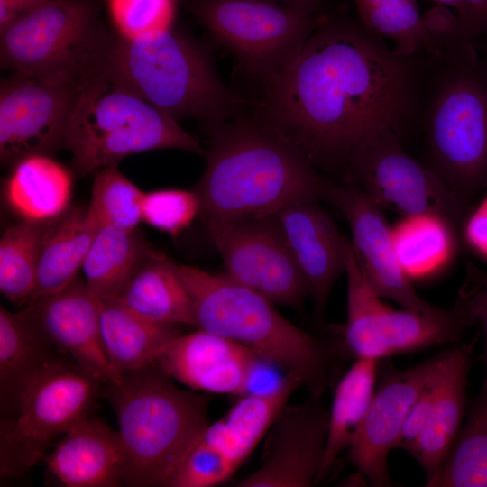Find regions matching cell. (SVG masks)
<instances>
[{
  "instance_id": "74e56055",
  "label": "cell",
  "mask_w": 487,
  "mask_h": 487,
  "mask_svg": "<svg viewBox=\"0 0 487 487\" xmlns=\"http://www.w3.org/2000/svg\"><path fill=\"white\" fill-rule=\"evenodd\" d=\"M199 211V199L194 190H153L144 192L142 221L175 237L192 223Z\"/></svg>"
},
{
  "instance_id": "44dd1931",
  "label": "cell",
  "mask_w": 487,
  "mask_h": 487,
  "mask_svg": "<svg viewBox=\"0 0 487 487\" xmlns=\"http://www.w3.org/2000/svg\"><path fill=\"white\" fill-rule=\"evenodd\" d=\"M477 337L446 350L434 380V403L417 441L407 451L422 466L427 481L440 469L461 427L466 407V386Z\"/></svg>"
},
{
  "instance_id": "7a4b0ae2",
  "label": "cell",
  "mask_w": 487,
  "mask_h": 487,
  "mask_svg": "<svg viewBox=\"0 0 487 487\" xmlns=\"http://www.w3.org/2000/svg\"><path fill=\"white\" fill-rule=\"evenodd\" d=\"M207 133V166L193 190L208 232L326 198L329 181L255 113H240Z\"/></svg>"
},
{
  "instance_id": "8fae6325",
  "label": "cell",
  "mask_w": 487,
  "mask_h": 487,
  "mask_svg": "<svg viewBox=\"0 0 487 487\" xmlns=\"http://www.w3.org/2000/svg\"><path fill=\"white\" fill-rule=\"evenodd\" d=\"M188 6L214 41L263 85L298 54L320 15L268 0H188Z\"/></svg>"
},
{
  "instance_id": "ee69618b",
  "label": "cell",
  "mask_w": 487,
  "mask_h": 487,
  "mask_svg": "<svg viewBox=\"0 0 487 487\" xmlns=\"http://www.w3.org/2000/svg\"><path fill=\"white\" fill-rule=\"evenodd\" d=\"M479 46H476L481 61L487 67V35L479 38Z\"/></svg>"
},
{
  "instance_id": "ab89813d",
  "label": "cell",
  "mask_w": 487,
  "mask_h": 487,
  "mask_svg": "<svg viewBox=\"0 0 487 487\" xmlns=\"http://www.w3.org/2000/svg\"><path fill=\"white\" fill-rule=\"evenodd\" d=\"M435 378L425 388L411 407L402 426L396 447L408 451L422 433L429 418L434 403Z\"/></svg>"
},
{
  "instance_id": "4316f807",
  "label": "cell",
  "mask_w": 487,
  "mask_h": 487,
  "mask_svg": "<svg viewBox=\"0 0 487 487\" xmlns=\"http://www.w3.org/2000/svg\"><path fill=\"white\" fill-rule=\"evenodd\" d=\"M96 231L82 207H69L46 224L32 299L58 292L77 279Z\"/></svg>"
},
{
  "instance_id": "4dcf8cb0",
  "label": "cell",
  "mask_w": 487,
  "mask_h": 487,
  "mask_svg": "<svg viewBox=\"0 0 487 487\" xmlns=\"http://www.w3.org/2000/svg\"><path fill=\"white\" fill-rule=\"evenodd\" d=\"M428 487H487V386L469 406L466 422Z\"/></svg>"
},
{
  "instance_id": "cb8c5ba5",
  "label": "cell",
  "mask_w": 487,
  "mask_h": 487,
  "mask_svg": "<svg viewBox=\"0 0 487 487\" xmlns=\"http://www.w3.org/2000/svg\"><path fill=\"white\" fill-rule=\"evenodd\" d=\"M116 299L132 311L155 322L197 325L195 305L178 265L154 250Z\"/></svg>"
},
{
  "instance_id": "3957f363",
  "label": "cell",
  "mask_w": 487,
  "mask_h": 487,
  "mask_svg": "<svg viewBox=\"0 0 487 487\" xmlns=\"http://www.w3.org/2000/svg\"><path fill=\"white\" fill-rule=\"evenodd\" d=\"M431 170L466 207L487 188V67L477 49L427 53L410 126Z\"/></svg>"
},
{
  "instance_id": "5bb4252c",
  "label": "cell",
  "mask_w": 487,
  "mask_h": 487,
  "mask_svg": "<svg viewBox=\"0 0 487 487\" xmlns=\"http://www.w3.org/2000/svg\"><path fill=\"white\" fill-rule=\"evenodd\" d=\"M80 86L14 74L0 85V159L4 166L65 148Z\"/></svg>"
},
{
  "instance_id": "1f68e13d",
  "label": "cell",
  "mask_w": 487,
  "mask_h": 487,
  "mask_svg": "<svg viewBox=\"0 0 487 487\" xmlns=\"http://www.w3.org/2000/svg\"><path fill=\"white\" fill-rule=\"evenodd\" d=\"M359 20L372 32L386 37L401 55L440 54L424 28L417 0H353Z\"/></svg>"
},
{
  "instance_id": "d6986e66",
  "label": "cell",
  "mask_w": 487,
  "mask_h": 487,
  "mask_svg": "<svg viewBox=\"0 0 487 487\" xmlns=\"http://www.w3.org/2000/svg\"><path fill=\"white\" fill-rule=\"evenodd\" d=\"M259 360L248 347L199 328L176 335L155 363L171 379L195 391L244 394Z\"/></svg>"
},
{
  "instance_id": "e575fe53",
  "label": "cell",
  "mask_w": 487,
  "mask_h": 487,
  "mask_svg": "<svg viewBox=\"0 0 487 487\" xmlns=\"http://www.w3.org/2000/svg\"><path fill=\"white\" fill-rule=\"evenodd\" d=\"M393 231L396 252L409 275L427 271L449 254L455 232L432 216L405 217Z\"/></svg>"
},
{
  "instance_id": "7bdbcfd3",
  "label": "cell",
  "mask_w": 487,
  "mask_h": 487,
  "mask_svg": "<svg viewBox=\"0 0 487 487\" xmlns=\"http://www.w3.org/2000/svg\"><path fill=\"white\" fill-rule=\"evenodd\" d=\"M51 0H0V28Z\"/></svg>"
},
{
  "instance_id": "6da1fadb",
  "label": "cell",
  "mask_w": 487,
  "mask_h": 487,
  "mask_svg": "<svg viewBox=\"0 0 487 487\" xmlns=\"http://www.w3.org/2000/svg\"><path fill=\"white\" fill-rule=\"evenodd\" d=\"M423 53L399 54L359 18L320 14L254 112L316 166L345 171L373 135L409 127Z\"/></svg>"
},
{
  "instance_id": "52a82bcc",
  "label": "cell",
  "mask_w": 487,
  "mask_h": 487,
  "mask_svg": "<svg viewBox=\"0 0 487 487\" xmlns=\"http://www.w3.org/2000/svg\"><path fill=\"white\" fill-rule=\"evenodd\" d=\"M65 148L80 175L118 165L124 158L142 152H207L177 120L95 70L80 85Z\"/></svg>"
},
{
  "instance_id": "8992f818",
  "label": "cell",
  "mask_w": 487,
  "mask_h": 487,
  "mask_svg": "<svg viewBox=\"0 0 487 487\" xmlns=\"http://www.w3.org/2000/svg\"><path fill=\"white\" fill-rule=\"evenodd\" d=\"M178 270L200 329L248 347L261 360L299 377L313 397H321L329 353L318 339L284 318L268 299L226 274L187 265H178Z\"/></svg>"
},
{
  "instance_id": "9c48e42d",
  "label": "cell",
  "mask_w": 487,
  "mask_h": 487,
  "mask_svg": "<svg viewBox=\"0 0 487 487\" xmlns=\"http://www.w3.org/2000/svg\"><path fill=\"white\" fill-rule=\"evenodd\" d=\"M106 39L89 1L51 0L0 28L1 68L80 86Z\"/></svg>"
},
{
  "instance_id": "ba28073f",
  "label": "cell",
  "mask_w": 487,
  "mask_h": 487,
  "mask_svg": "<svg viewBox=\"0 0 487 487\" xmlns=\"http://www.w3.org/2000/svg\"><path fill=\"white\" fill-rule=\"evenodd\" d=\"M104 382L62 355L1 407L0 473L14 477L44 459L51 441L89 415Z\"/></svg>"
},
{
  "instance_id": "60d3db41",
  "label": "cell",
  "mask_w": 487,
  "mask_h": 487,
  "mask_svg": "<svg viewBox=\"0 0 487 487\" xmlns=\"http://www.w3.org/2000/svg\"><path fill=\"white\" fill-rule=\"evenodd\" d=\"M455 13L465 37L474 41L487 35V0H460Z\"/></svg>"
},
{
  "instance_id": "e0dca14e",
  "label": "cell",
  "mask_w": 487,
  "mask_h": 487,
  "mask_svg": "<svg viewBox=\"0 0 487 487\" xmlns=\"http://www.w3.org/2000/svg\"><path fill=\"white\" fill-rule=\"evenodd\" d=\"M446 351L403 371L386 369L349 446V458L372 486L391 483L388 455L421 392L436 376Z\"/></svg>"
},
{
  "instance_id": "f6af8a7d",
  "label": "cell",
  "mask_w": 487,
  "mask_h": 487,
  "mask_svg": "<svg viewBox=\"0 0 487 487\" xmlns=\"http://www.w3.org/2000/svg\"><path fill=\"white\" fill-rule=\"evenodd\" d=\"M436 4H441L449 6L456 12L460 5V0H433Z\"/></svg>"
},
{
  "instance_id": "5b68a950",
  "label": "cell",
  "mask_w": 487,
  "mask_h": 487,
  "mask_svg": "<svg viewBox=\"0 0 487 487\" xmlns=\"http://www.w3.org/2000/svg\"><path fill=\"white\" fill-rule=\"evenodd\" d=\"M105 384L123 450L122 484L166 487L209 425L207 396L179 388L156 363Z\"/></svg>"
},
{
  "instance_id": "ffe728a7",
  "label": "cell",
  "mask_w": 487,
  "mask_h": 487,
  "mask_svg": "<svg viewBox=\"0 0 487 487\" xmlns=\"http://www.w3.org/2000/svg\"><path fill=\"white\" fill-rule=\"evenodd\" d=\"M317 202H295L276 216L308 284L316 311L322 314L335 281L345 272L347 239Z\"/></svg>"
},
{
  "instance_id": "d6a6232c",
  "label": "cell",
  "mask_w": 487,
  "mask_h": 487,
  "mask_svg": "<svg viewBox=\"0 0 487 487\" xmlns=\"http://www.w3.org/2000/svg\"><path fill=\"white\" fill-rule=\"evenodd\" d=\"M46 224L23 221L1 237L0 290L16 306L27 305L33 295Z\"/></svg>"
},
{
  "instance_id": "603a6c76",
  "label": "cell",
  "mask_w": 487,
  "mask_h": 487,
  "mask_svg": "<svg viewBox=\"0 0 487 487\" xmlns=\"http://www.w3.org/2000/svg\"><path fill=\"white\" fill-rule=\"evenodd\" d=\"M101 335L115 381L156 360L176 335V325L147 319L118 299L99 300Z\"/></svg>"
},
{
  "instance_id": "f35d334b",
  "label": "cell",
  "mask_w": 487,
  "mask_h": 487,
  "mask_svg": "<svg viewBox=\"0 0 487 487\" xmlns=\"http://www.w3.org/2000/svg\"><path fill=\"white\" fill-rule=\"evenodd\" d=\"M458 297L466 303L476 323L482 325L485 335V377L482 386H487V273L472 264L468 266L467 279Z\"/></svg>"
},
{
  "instance_id": "484cf974",
  "label": "cell",
  "mask_w": 487,
  "mask_h": 487,
  "mask_svg": "<svg viewBox=\"0 0 487 487\" xmlns=\"http://www.w3.org/2000/svg\"><path fill=\"white\" fill-rule=\"evenodd\" d=\"M300 386L299 377L286 374L271 391L242 398L223 418L208 425L201 437L221 447L240 466Z\"/></svg>"
},
{
  "instance_id": "30bf717a",
  "label": "cell",
  "mask_w": 487,
  "mask_h": 487,
  "mask_svg": "<svg viewBox=\"0 0 487 487\" xmlns=\"http://www.w3.org/2000/svg\"><path fill=\"white\" fill-rule=\"evenodd\" d=\"M347 320L344 345L355 359L381 360L444 344L457 343L476 323L466 304L427 311L395 310L381 300L363 277L350 242L345 244Z\"/></svg>"
},
{
  "instance_id": "8d00e7d4",
  "label": "cell",
  "mask_w": 487,
  "mask_h": 487,
  "mask_svg": "<svg viewBox=\"0 0 487 487\" xmlns=\"http://www.w3.org/2000/svg\"><path fill=\"white\" fill-rule=\"evenodd\" d=\"M239 466L219 446L202 437L192 446L166 487H210L227 480Z\"/></svg>"
},
{
  "instance_id": "277c9868",
  "label": "cell",
  "mask_w": 487,
  "mask_h": 487,
  "mask_svg": "<svg viewBox=\"0 0 487 487\" xmlns=\"http://www.w3.org/2000/svg\"><path fill=\"white\" fill-rule=\"evenodd\" d=\"M175 120L210 131L241 113L244 101L217 74L202 44L172 28L134 39L107 38L94 68Z\"/></svg>"
},
{
  "instance_id": "9a60e30c",
  "label": "cell",
  "mask_w": 487,
  "mask_h": 487,
  "mask_svg": "<svg viewBox=\"0 0 487 487\" xmlns=\"http://www.w3.org/2000/svg\"><path fill=\"white\" fill-rule=\"evenodd\" d=\"M313 397L285 405L266 433L258 468L238 487H308L318 483L328 434L329 411Z\"/></svg>"
},
{
  "instance_id": "d4e9b609",
  "label": "cell",
  "mask_w": 487,
  "mask_h": 487,
  "mask_svg": "<svg viewBox=\"0 0 487 487\" xmlns=\"http://www.w3.org/2000/svg\"><path fill=\"white\" fill-rule=\"evenodd\" d=\"M72 178L49 155L26 157L12 166L5 197L23 221L49 223L69 207Z\"/></svg>"
},
{
  "instance_id": "83f0119b",
  "label": "cell",
  "mask_w": 487,
  "mask_h": 487,
  "mask_svg": "<svg viewBox=\"0 0 487 487\" xmlns=\"http://www.w3.org/2000/svg\"><path fill=\"white\" fill-rule=\"evenodd\" d=\"M66 355L59 352L23 310L0 308V403L14 395L49 363Z\"/></svg>"
},
{
  "instance_id": "b9f144b4",
  "label": "cell",
  "mask_w": 487,
  "mask_h": 487,
  "mask_svg": "<svg viewBox=\"0 0 487 487\" xmlns=\"http://www.w3.org/2000/svg\"><path fill=\"white\" fill-rule=\"evenodd\" d=\"M465 235L475 249L487 255V198L468 218Z\"/></svg>"
},
{
  "instance_id": "f546056e",
  "label": "cell",
  "mask_w": 487,
  "mask_h": 487,
  "mask_svg": "<svg viewBox=\"0 0 487 487\" xmlns=\"http://www.w3.org/2000/svg\"><path fill=\"white\" fill-rule=\"evenodd\" d=\"M380 361L356 359L337 383L329 411L328 434L318 482L339 454L350 446L364 419L376 391Z\"/></svg>"
},
{
  "instance_id": "836d02e7",
  "label": "cell",
  "mask_w": 487,
  "mask_h": 487,
  "mask_svg": "<svg viewBox=\"0 0 487 487\" xmlns=\"http://www.w3.org/2000/svg\"><path fill=\"white\" fill-rule=\"evenodd\" d=\"M144 192L123 175L118 165L94 173L87 212L98 228L111 226L133 231L142 221Z\"/></svg>"
},
{
  "instance_id": "d590c367",
  "label": "cell",
  "mask_w": 487,
  "mask_h": 487,
  "mask_svg": "<svg viewBox=\"0 0 487 487\" xmlns=\"http://www.w3.org/2000/svg\"><path fill=\"white\" fill-rule=\"evenodd\" d=\"M117 34L134 39L172 28L176 0H106Z\"/></svg>"
},
{
  "instance_id": "7402d4cb",
  "label": "cell",
  "mask_w": 487,
  "mask_h": 487,
  "mask_svg": "<svg viewBox=\"0 0 487 487\" xmlns=\"http://www.w3.org/2000/svg\"><path fill=\"white\" fill-rule=\"evenodd\" d=\"M44 457L50 472L67 487L122 484L123 450L118 432L89 417L80 419Z\"/></svg>"
},
{
  "instance_id": "f1b7e54d",
  "label": "cell",
  "mask_w": 487,
  "mask_h": 487,
  "mask_svg": "<svg viewBox=\"0 0 487 487\" xmlns=\"http://www.w3.org/2000/svg\"><path fill=\"white\" fill-rule=\"evenodd\" d=\"M152 251L135 230L100 227L82 265L85 282L98 300L116 299Z\"/></svg>"
},
{
  "instance_id": "4fadbf2b",
  "label": "cell",
  "mask_w": 487,
  "mask_h": 487,
  "mask_svg": "<svg viewBox=\"0 0 487 487\" xmlns=\"http://www.w3.org/2000/svg\"><path fill=\"white\" fill-rule=\"evenodd\" d=\"M226 275L273 304L299 308L310 295L276 214L208 232Z\"/></svg>"
},
{
  "instance_id": "2e32d148",
  "label": "cell",
  "mask_w": 487,
  "mask_h": 487,
  "mask_svg": "<svg viewBox=\"0 0 487 487\" xmlns=\"http://www.w3.org/2000/svg\"><path fill=\"white\" fill-rule=\"evenodd\" d=\"M346 218L357 264L372 289L403 308L427 311L435 306L421 299L401 266L381 208L359 187L328 182L326 198Z\"/></svg>"
},
{
  "instance_id": "ac0fdd59",
  "label": "cell",
  "mask_w": 487,
  "mask_h": 487,
  "mask_svg": "<svg viewBox=\"0 0 487 487\" xmlns=\"http://www.w3.org/2000/svg\"><path fill=\"white\" fill-rule=\"evenodd\" d=\"M23 311L61 354L104 383L115 375L100 329V302L85 281L76 279L65 289L32 299Z\"/></svg>"
},
{
  "instance_id": "7c38bea8",
  "label": "cell",
  "mask_w": 487,
  "mask_h": 487,
  "mask_svg": "<svg viewBox=\"0 0 487 487\" xmlns=\"http://www.w3.org/2000/svg\"><path fill=\"white\" fill-rule=\"evenodd\" d=\"M347 183L359 187L381 208L404 217H436L455 233L467 207L424 163L403 148L402 135L384 129L353 156L344 171Z\"/></svg>"
}]
</instances>
